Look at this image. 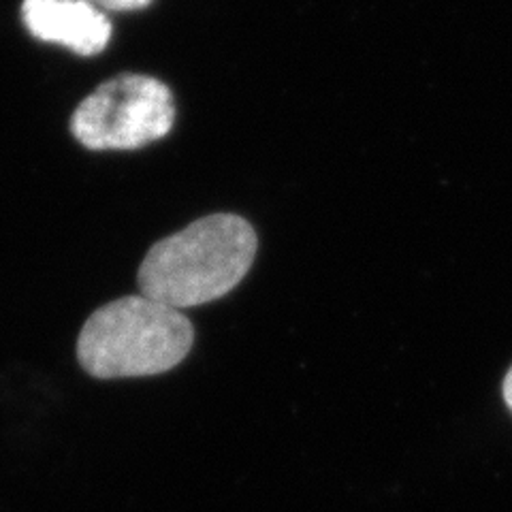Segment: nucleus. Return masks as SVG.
Wrapping results in <instances>:
<instances>
[{"mask_svg":"<svg viewBox=\"0 0 512 512\" xmlns=\"http://www.w3.org/2000/svg\"><path fill=\"white\" fill-rule=\"evenodd\" d=\"M256 248L252 224L212 214L156 242L139 265L141 295L169 308H197L231 293L250 271Z\"/></svg>","mask_w":512,"mask_h":512,"instance_id":"1","label":"nucleus"},{"mask_svg":"<svg viewBox=\"0 0 512 512\" xmlns=\"http://www.w3.org/2000/svg\"><path fill=\"white\" fill-rule=\"evenodd\" d=\"M504 402H506V406L510 408V412H512V370L508 372V376L504 378Z\"/></svg>","mask_w":512,"mask_h":512,"instance_id":"6","label":"nucleus"},{"mask_svg":"<svg viewBox=\"0 0 512 512\" xmlns=\"http://www.w3.org/2000/svg\"><path fill=\"white\" fill-rule=\"evenodd\" d=\"M169 88L150 75L124 73L79 103L71 133L88 150H139L163 139L173 126Z\"/></svg>","mask_w":512,"mask_h":512,"instance_id":"3","label":"nucleus"},{"mask_svg":"<svg viewBox=\"0 0 512 512\" xmlns=\"http://www.w3.org/2000/svg\"><path fill=\"white\" fill-rule=\"evenodd\" d=\"M90 3V0H88ZM96 3H101L109 9H120V11H131V9H141L146 7L150 0H96Z\"/></svg>","mask_w":512,"mask_h":512,"instance_id":"5","label":"nucleus"},{"mask_svg":"<svg viewBox=\"0 0 512 512\" xmlns=\"http://www.w3.org/2000/svg\"><path fill=\"white\" fill-rule=\"evenodd\" d=\"M192 342L195 329L182 310L139 293L90 314L77 338V361L101 380L158 376L178 367Z\"/></svg>","mask_w":512,"mask_h":512,"instance_id":"2","label":"nucleus"},{"mask_svg":"<svg viewBox=\"0 0 512 512\" xmlns=\"http://www.w3.org/2000/svg\"><path fill=\"white\" fill-rule=\"evenodd\" d=\"M22 20L32 37L84 56L103 52L111 39L109 20L88 0H24Z\"/></svg>","mask_w":512,"mask_h":512,"instance_id":"4","label":"nucleus"}]
</instances>
